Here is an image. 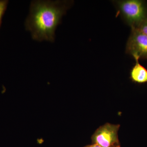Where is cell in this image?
<instances>
[{
  "label": "cell",
  "mask_w": 147,
  "mask_h": 147,
  "mask_svg": "<svg viewBox=\"0 0 147 147\" xmlns=\"http://www.w3.org/2000/svg\"><path fill=\"white\" fill-rule=\"evenodd\" d=\"M69 5L65 1H32L25 26L33 39L54 42L56 28Z\"/></svg>",
  "instance_id": "obj_1"
},
{
  "label": "cell",
  "mask_w": 147,
  "mask_h": 147,
  "mask_svg": "<svg viewBox=\"0 0 147 147\" xmlns=\"http://www.w3.org/2000/svg\"><path fill=\"white\" fill-rule=\"evenodd\" d=\"M118 8L131 28H136L147 18V3L142 0L116 1Z\"/></svg>",
  "instance_id": "obj_2"
},
{
  "label": "cell",
  "mask_w": 147,
  "mask_h": 147,
  "mask_svg": "<svg viewBox=\"0 0 147 147\" xmlns=\"http://www.w3.org/2000/svg\"><path fill=\"white\" fill-rule=\"evenodd\" d=\"M120 127L110 123L100 126L92 136L93 143L101 147H119L118 132Z\"/></svg>",
  "instance_id": "obj_3"
},
{
  "label": "cell",
  "mask_w": 147,
  "mask_h": 147,
  "mask_svg": "<svg viewBox=\"0 0 147 147\" xmlns=\"http://www.w3.org/2000/svg\"><path fill=\"white\" fill-rule=\"evenodd\" d=\"M126 53L134 59H147V36L138 29L131 28L126 46Z\"/></svg>",
  "instance_id": "obj_4"
},
{
  "label": "cell",
  "mask_w": 147,
  "mask_h": 147,
  "mask_svg": "<svg viewBox=\"0 0 147 147\" xmlns=\"http://www.w3.org/2000/svg\"><path fill=\"white\" fill-rule=\"evenodd\" d=\"M136 63L130 71V79L132 82L139 84L147 82V70L144 67L140 64L139 59H135Z\"/></svg>",
  "instance_id": "obj_5"
},
{
  "label": "cell",
  "mask_w": 147,
  "mask_h": 147,
  "mask_svg": "<svg viewBox=\"0 0 147 147\" xmlns=\"http://www.w3.org/2000/svg\"><path fill=\"white\" fill-rule=\"evenodd\" d=\"M7 3H8V1H0V25L1 22L3 15L6 9Z\"/></svg>",
  "instance_id": "obj_6"
},
{
  "label": "cell",
  "mask_w": 147,
  "mask_h": 147,
  "mask_svg": "<svg viewBox=\"0 0 147 147\" xmlns=\"http://www.w3.org/2000/svg\"><path fill=\"white\" fill-rule=\"evenodd\" d=\"M136 29L147 36V18L143 21Z\"/></svg>",
  "instance_id": "obj_7"
},
{
  "label": "cell",
  "mask_w": 147,
  "mask_h": 147,
  "mask_svg": "<svg viewBox=\"0 0 147 147\" xmlns=\"http://www.w3.org/2000/svg\"><path fill=\"white\" fill-rule=\"evenodd\" d=\"M84 147H101L99 146V145L96 144H93L92 145H89V146H86Z\"/></svg>",
  "instance_id": "obj_8"
}]
</instances>
